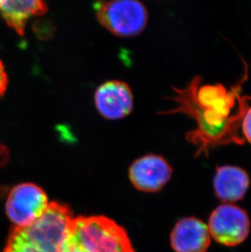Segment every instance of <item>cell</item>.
I'll return each mask as SVG.
<instances>
[{
  "instance_id": "6da1fadb",
  "label": "cell",
  "mask_w": 251,
  "mask_h": 252,
  "mask_svg": "<svg viewBox=\"0 0 251 252\" xmlns=\"http://www.w3.org/2000/svg\"><path fill=\"white\" fill-rule=\"evenodd\" d=\"M200 81L195 78L186 88H174L176 95L171 100L176 107L162 114L181 112L196 120L197 129L186 137L199 145L200 152L226 143L243 142L238 128L245 112L233 114L236 105L242 103L237 90L227 91L220 84L200 87Z\"/></svg>"
},
{
  "instance_id": "7a4b0ae2",
  "label": "cell",
  "mask_w": 251,
  "mask_h": 252,
  "mask_svg": "<svg viewBox=\"0 0 251 252\" xmlns=\"http://www.w3.org/2000/svg\"><path fill=\"white\" fill-rule=\"evenodd\" d=\"M74 217L67 205L50 202L45 213L36 221L12 227L3 252H62Z\"/></svg>"
},
{
  "instance_id": "3957f363",
  "label": "cell",
  "mask_w": 251,
  "mask_h": 252,
  "mask_svg": "<svg viewBox=\"0 0 251 252\" xmlns=\"http://www.w3.org/2000/svg\"><path fill=\"white\" fill-rule=\"evenodd\" d=\"M62 252H135L127 233L113 220L102 216L74 217Z\"/></svg>"
},
{
  "instance_id": "277c9868",
  "label": "cell",
  "mask_w": 251,
  "mask_h": 252,
  "mask_svg": "<svg viewBox=\"0 0 251 252\" xmlns=\"http://www.w3.org/2000/svg\"><path fill=\"white\" fill-rule=\"evenodd\" d=\"M94 9L100 24L119 37L137 35L147 25V9L139 1L98 2L94 5Z\"/></svg>"
},
{
  "instance_id": "5b68a950",
  "label": "cell",
  "mask_w": 251,
  "mask_h": 252,
  "mask_svg": "<svg viewBox=\"0 0 251 252\" xmlns=\"http://www.w3.org/2000/svg\"><path fill=\"white\" fill-rule=\"evenodd\" d=\"M211 238L220 245L233 248L244 243L251 231V220L247 211L233 203L219 205L209 217Z\"/></svg>"
},
{
  "instance_id": "8992f818",
  "label": "cell",
  "mask_w": 251,
  "mask_h": 252,
  "mask_svg": "<svg viewBox=\"0 0 251 252\" xmlns=\"http://www.w3.org/2000/svg\"><path fill=\"white\" fill-rule=\"evenodd\" d=\"M49 206L43 189L32 183H22L10 191L6 212L14 226L29 225L39 219Z\"/></svg>"
},
{
  "instance_id": "52a82bcc",
  "label": "cell",
  "mask_w": 251,
  "mask_h": 252,
  "mask_svg": "<svg viewBox=\"0 0 251 252\" xmlns=\"http://www.w3.org/2000/svg\"><path fill=\"white\" fill-rule=\"evenodd\" d=\"M171 176V165L160 155H145L135 160L129 169V178L133 186L147 193L161 190Z\"/></svg>"
},
{
  "instance_id": "ba28073f",
  "label": "cell",
  "mask_w": 251,
  "mask_h": 252,
  "mask_svg": "<svg viewBox=\"0 0 251 252\" xmlns=\"http://www.w3.org/2000/svg\"><path fill=\"white\" fill-rule=\"evenodd\" d=\"M95 107L101 116L110 120L124 119L131 113L134 105L132 92L125 82L107 81L95 91Z\"/></svg>"
},
{
  "instance_id": "9c48e42d",
  "label": "cell",
  "mask_w": 251,
  "mask_h": 252,
  "mask_svg": "<svg viewBox=\"0 0 251 252\" xmlns=\"http://www.w3.org/2000/svg\"><path fill=\"white\" fill-rule=\"evenodd\" d=\"M171 246L175 252H206L211 243L207 224L197 217H184L171 230Z\"/></svg>"
},
{
  "instance_id": "30bf717a",
  "label": "cell",
  "mask_w": 251,
  "mask_h": 252,
  "mask_svg": "<svg viewBox=\"0 0 251 252\" xmlns=\"http://www.w3.org/2000/svg\"><path fill=\"white\" fill-rule=\"evenodd\" d=\"M251 179L244 169L224 165L217 167L214 176V192L223 203H233L244 198L249 189Z\"/></svg>"
},
{
  "instance_id": "8fae6325",
  "label": "cell",
  "mask_w": 251,
  "mask_h": 252,
  "mask_svg": "<svg viewBox=\"0 0 251 252\" xmlns=\"http://www.w3.org/2000/svg\"><path fill=\"white\" fill-rule=\"evenodd\" d=\"M48 5L43 1H3L0 0V16L7 27L12 28L19 36L25 34L26 23L31 17L46 13Z\"/></svg>"
},
{
  "instance_id": "7c38bea8",
  "label": "cell",
  "mask_w": 251,
  "mask_h": 252,
  "mask_svg": "<svg viewBox=\"0 0 251 252\" xmlns=\"http://www.w3.org/2000/svg\"><path fill=\"white\" fill-rule=\"evenodd\" d=\"M242 132L245 138L251 144V107L245 112L242 120Z\"/></svg>"
},
{
  "instance_id": "4fadbf2b",
  "label": "cell",
  "mask_w": 251,
  "mask_h": 252,
  "mask_svg": "<svg viewBox=\"0 0 251 252\" xmlns=\"http://www.w3.org/2000/svg\"><path fill=\"white\" fill-rule=\"evenodd\" d=\"M8 85V77L5 69L4 64L0 58V98L4 95Z\"/></svg>"
},
{
  "instance_id": "5bb4252c",
  "label": "cell",
  "mask_w": 251,
  "mask_h": 252,
  "mask_svg": "<svg viewBox=\"0 0 251 252\" xmlns=\"http://www.w3.org/2000/svg\"><path fill=\"white\" fill-rule=\"evenodd\" d=\"M9 150L4 145L0 144V167L7 164L9 160Z\"/></svg>"
}]
</instances>
